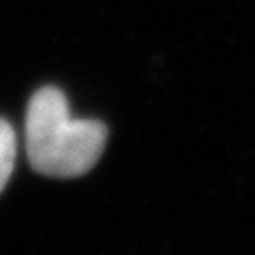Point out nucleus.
Instances as JSON below:
<instances>
[{
    "label": "nucleus",
    "mask_w": 255,
    "mask_h": 255,
    "mask_svg": "<svg viewBox=\"0 0 255 255\" xmlns=\"http://www.w3.org/2000/svg\"><path fill=\"white\" fill-rule=\"evenodd\" d=\"M107 145V126L77 119L58 87H41L26 113V151L34 170L55 179L81 177L100 159Z\"/></svg>",
    "instance_id": "nucleus-1"
},
{
    "label": "nucleus",
    "mask_w": 255,
    "mask_h": 255,
    "mask_svg": "<svg viewBox=\"0 0 255 255\" xmlns=\"http://www.w3.org/2000/svg\"><path fill=\"white\" fill-rule=\"evenodd\" d=\"M15 155H17V138H15V130L6 119L0 117V191L11 179Z\"/></svg>",
    "instance_id": "nucleus-2"
}]
</instances>
